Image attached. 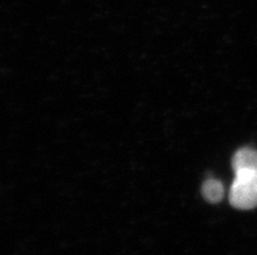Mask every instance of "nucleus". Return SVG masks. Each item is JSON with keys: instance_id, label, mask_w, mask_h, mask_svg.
Here are the masks:
<instances>
[{"instance_id": "obj_1", "label": "nucleus", "mask_w": 257, "mask_h": 255, "mask_svg": "<svg viewBox=\"0 0 257 255\" xmlns=\"http://www.w3.org/2000/svg\"><path fill=\"white\" fill-rule=\"evenodd\" d=\"M230 202L240 210L257 206V172H239L230 190Z\"/></svg>"}, {"instance_id": "obj_2", "label": "nucleus", "mask_w": 257, "mask_h": 255, "mask_svg": "<svg viewBox=\"0 0 257 255\" xmlns=\"http://www.w3.org/2000/svg\"><path fill=\"white\" fill-rule=\"evenodd\" d=\"M232 167L235 172H257V151L252 149H241L234 155Z\"/></svg>"}, {"instance_id": "obj_3", "label": "nucleus", "mask_w": 257, "mask_h": 255, "mask_svg": "<svg viewBox=\"0 0 257 255\" xmlns=\"http://www.w3.org/2000/svg\"><path fill=\"white\" fill-rule=\"evenodd\" d=\"M223 186L219 181L217 180H208L202 186V194L204 197L209 200V202H219L223 198Z\"/></svg>"}]
</instances>
